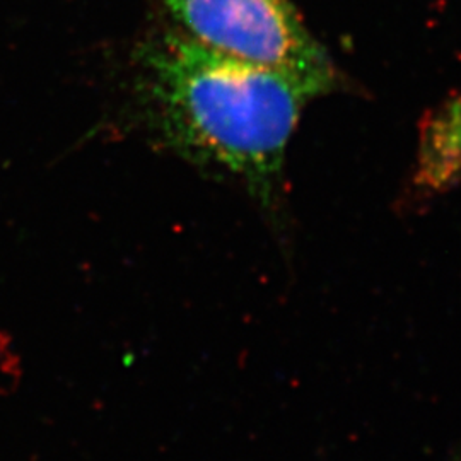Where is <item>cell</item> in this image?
Here are the masks:
<instances>
[{"instance_id":"1","label":"cell","mask_w":461,"mask_h":461,"mask_svg":"<svg viewBox=\"0 0 461 461\" xmlns=\"http://www.w3.org/2000/svg\"><path fill=\"white\" fill-rule=\"evenodd\" d=\"M142 101L161 139L195 165L214 167L270 200L304 106L323 93L272 67L171 33L139 57Z\"/></svg>"},{"instance_id":"2","label":"cell","mask_w":461,"mask_h":461,"mask_svg":"<svg viewBox=\"0 0 461 461\" xmlns=\"http://www.w3.org/2000/svg\"><path fill=\"white\" fill-rule=\"evenodd\" d=\"M186 36L207 49L272 67L316 86H337L331 59L291 0H163Z\"/></svg>"}]
</instances>
